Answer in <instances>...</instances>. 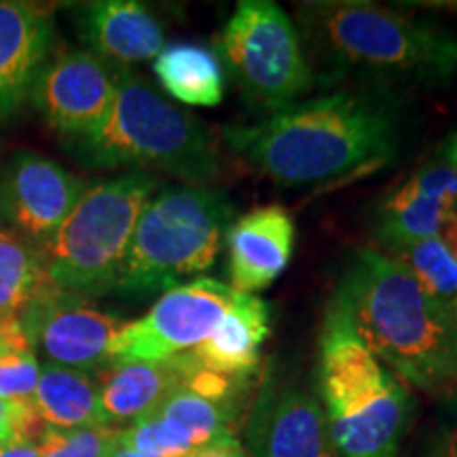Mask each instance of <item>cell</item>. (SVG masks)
<instances>
[{
    "label": "cell",
    "mask_w": 457,
    "mask_h": 457,
    "mask_svg": "<svg viewBox=\"0 0 457 457\" xmlns=\"http://www.w3.org/2000/svg\"><path fill=\"white\" fill-rule=\"evenodd\" d=\"M455 225L457 171L445 155L421 163L375 212V236L387 254L421 239L445 237Z\"/></svg>",
    "instance_id": "obj_13"
},
{
    "label": "cell",
    "mask_w": 457,
    "mask_h": 457,
    "mask_svg": "<svg viewBox=\"0 0 457 457\" xmlns=\"http://www.w3.org/2000/svg\"><path fill=\"white\" fill-rule=\"evenodd\" d=\"M188 457H244V451L237 438H228V441H220L205 449H199Z\"/></svg>",
    "instance_id": "obj_29"
},
{
    "label": "cell",
    "mask_w": 457,
    "mask_h": 457,
    "mask_svg": "<svg viewBox=\"0 0 457 457\" xmlns=\"http://www.w3.org/2000/svg\"><path fill=\"white\" fill-rule=\"evenodd\" d=\"M153 72L171 98L188 106H219L225 96V68L214 49L199 43H171L155 57Z\"/></svg>",
    "instance_id": "obj_20"
},
{
    "label": "cell",
    "mask_w": 457,
    "mask_h": 457,
    "mask_svg": "<svg viewBox=\"0 0 457 457\" xmlns=\"http://www.w3.org/2000/svg\"><path fill=\"white\" fill-rule=\"evenodd\" d=\"M119 445L153 457H188L195 453L187 434L174 421L157 413L119 430Z\"/></svg>",
    "instance_id": "obj_25"
},
{
    "label": "cell",
    "mask_w": 457,
    "mask_h": 457,
    "mask_svg": "<svg viewBox=\"0 0 457 457\" xmlns=\"http://www.w3.org/2000/svg\"><path fill=\"white\" fill-rule=\"evenodd\" d=\"M43 420L32 400L0 398V447L13 443H34L45 432Z\"/></svg>",
    "instance_id": "obj_28"
},
{
    "label": "cell",
    "mask_w": 457,
    "mask_h": 457,
    "mask_svg": "<svg viewBox=\"0 0 457 457\" xmlns=\"http://www.w3.org/2000/svg\"><path fill=\"white\" fill-rule=\"evenodd\" d=\"M151 171H128L85 188L72 212L41 245L57 288L79 296L114 293L142 210L157 191Z\"/></svg>",
    "instance_id": "obj_7"
},
{
    "label": "cell",
    "mask_w": 457,
    "mask_h": 457,
    "mask_svg": "<svg viewBox=\"0 0 457 457\" xmlns=\"http://www.w3.org/2000/svg\"><path fill=\"white\" fill-rule=\"evenodd\" d=\"M271 333V310L261 296L236 293L219 327L193 356L202 367L233 377H254L262 343Z\"/></svg>",
    "instance_id": "obj_19"
},
{
    "label": "cell",
    "mask_w": 457,
    "mask_h": 457,
    "mask_svg": "<svg viewBox=\"0 0 457 457\" xmlns=\"http://www.w3.org/2000/svg\"><path fill=\"white\" fill-rule=\"evenodd\" d=\"M188 353L162 362H114L98 373L102 426L155 415L170 394L185 384Z\"/></svg>",
    "instance_id": "obj_18"
},
{
    "label": "cell",
    "mask_w": 457,
    "mask_h": 457,
    "mask_svg": "<svg viewBox=\"0 0 457 457\" xmlns=\"http://www.w3.org/2000/svg\"><path fill=\"white\" fill-rule=\"evenodd\" d=\"M119 430L112 426H89L74 430L45 428L38 438L41 457H111L117 447Z\"/></svg>",
    "instance_id": "obj_26"
},
{
    "label": "cell",
    "mask_w": 457,
    "mask_h": 457,
    "mask_svg": "<svg viewBox=\"0 0 457 457\" xmlns=\"http://www.w3.org/2000/svg\"><path fill=\"white\" fill-rule=\"evenodd\" d=\"M32 404L45 426L57 430L102 426L98 404V375L68 369L60 364H41V379Z\"/></svg>",
    "instance_id": "obj_21"
},
{
    "label": "cell",
    "mask_w": 457,
    "mask_h": 457,
    "mask_svg": "<svg viewBox=\"0 0 457 457\" xmlns=\"http://www.w3.org/2000/svg\"><path fill=\"white\" fill-rule=\"evenodd\" d=\"M0 457H41V451L34 443H13L0 447Z\"/></svg>",
    "instance_id": "obj_30"
},
{
    "label": "cell",
    "mask_w": 457,
    "mask_h": 457,
    "mask_svg": "<svg viewBox=\"0 0 457 457\" xmlns=\"http://www.w3.org/2000/svg\"><path fill=\"white\" fill-rule=\"evenodd\" d=\"M111 457H153V455H146V453H140V451H136V449L123 447V445H119V441H117V447L112 449Z\"/></svg>",
    "instance_id": "obj_34"
},
{
    "label": "cell",
    "mask_w": 457,
    "mask_h": 457,
    "mask_svg": "<svg viewBox=\"0 0 457 457\" xmlns=\"http://www.w3.org/2000/svg\"><path fill=\"white\" fill-rule=\"evenodd\" d=\"M236 290L212 278H197L159 296L145 318L114 337V362H162L197 350L214 333Z\"/></svg>",
    "instance_id": "obj_9"
},
{
    "label": "cell",
    "mask_w": 457,
    "mask_h": 457,
    "mask_svg": "<svg viewBox=\"0 0 457 457\" xmlns=\"http://www.w3.org/2000/svg\"><path fill=\"white\" fill-rule=\"evenodd\" d=\"M231 222L233 205L216 188H162L136 222L114 293L148 299L212 270Z\"/></svg>",
    "instance_id": "obj_6"
},
{
    "label": "cell",
    "mask_w": 457,
    "mask_h": 457,
    "mask_svg": "<svg viewBox=\"0 0 457 457\" xmlns=\"http://www.w3.org/2000/svg\"><path fill=\"white\" fill-rule=\"evenodd\" d=\"M320 403L339 457H398L411 424L407 384L328 305L318 352Z\"/></svg>",
    "instance_id": "obj_5"
},
{
    "label": "cell",
    "mask_w": 457,
    "mask_h": 457,
    "mask_svg": "<svg viewBox=\"0 0 457 457\" xmlns=\"http://www.w3.org/2000/svg\"><path fill=\"white\" fill-rule=\"evenodd\" d=\"M225 245L231 288L254 295L270 288L293 259L295 220L282 205H259L231 222Z\"/></svg>",
    "instance_id": "obj_15"
},
{
    "label": "cell",
    "mask_w": 457,
    "mask_h": 457,
    "mask_svg": "<svg viewBox=\"0 0 457 457\" xmlns=\"http://www.w3.org/2000/svg\"><path fill=\"white\" fill-rule=\"evenodd\" d=\"M74 26L89 51L114 66L155 60L165 47L162 21L136 0H98L74 9Z\"/></svg>",
    "instance_id": "obj_16"
},
{
    "label": "cell",
    "mask_w": 457,
    "mask_h": 457,
    "mask_svg": "<svg viewBox=\"0 0 457 457\" xmlns=\"http://www.w3.org/2000/svg\"><path fill=\"white\" fill-rule=\"evenodd\" d=\"M41 379V362L32 352L0 353V398L32 400Z\"/></svg>",
    "instance_id": "obj_27"
},
{
    "label": "cell",
    "mask_w": 457,
    "mask_h": 457,
    "mask_svg": "<svg viewBox=\"0 0 457 457\" xmlns=\"http://www.w3.org/2000/svg\"><path fill=\"white\" fill-rule=\"evenodd\" d=\"M296 24L312 71L330 81L436 87L457 79V32L403 11L364 0L305 3Z\"/></svg>",
    "instance_id": "obj_3"
},
{
    "label": "cell",
    "mask_w": 457,
    "mask_h": 457,
    "mask_svg": "<svg viewBox=\"0 0 457 457\" xmlns=\"http://www.w3.org/2000/svg\"><path fill=\"white\" fill-rule=\"evenodd\" d=\"M49 284L41 248L0 231V318L20 316Z\"/></svg>",
    "instance_id": "obj_23"
},
{
    "label": "cell",
    "mask_w": 457,
    "mask_h": 457,
    "mask_svg": "<svg viewBox=\"0 0 457 457\" xmlns=\"http://www.w3.org/2000/svg\"><path fill=\"white\" fill-rule=\"evenodd\" d=\"M87 185L64 165L32 151L9 159L0 179V216L38 248L72 212Z\"/></svg>",
    "instance_id": "obj_12"
},
{
    "label": "cell",
    "mask_w": 457,
    "mask_h": 457,
    "mask_svg": "<svg viewBox=\"0 0 457 457\" xmlns=\"http://www.w3.org/2000/svg\"><path fill=\"white\" fill-rule=\"evenodd\" d=\"M417 457H447V441H445V432L438 434V436H434Z\"/></svg>",
    "instance_id": "obj_31"
},
{
    "label": "cell",
    "mask_w": 457,
    "mask_h": 457,
    "mask_svg": "<svg viewBox=\"0 0 457 457\" xmlns=\"http://www.w3.org/2000/svg\"><path fill=\"white\" fill-rule=\"evenodd\" d=\"M245 443L256 457H339L316 394L267 381L245 421Z\"/></svg>",
    "instance_id": "obj_14"
},
{
    "label": "cell",
    "mask_w": 457,
    "mask_h": 457,
    "mask_svg": "<svg viewBox=\"0 0 457 457\" xmlns=\"http://www.w3.org/2000/svg\"><path fill=\"white\" fill-rule=\"evenodd\" d=\"M62 142L87 170H157L188 185H205L220 170L219 146L208 125L123 66L111 111L98 128Z\"/></svg>",
    "instance_id": "obj_4"
},
{
    "label": "cell",
    "mask_w": 457,
    "mask_h": 457,
    "mask_svg": "<svg viewBox=\"0 0 457 457\" xmlns=\"http://www.w3.org/2000/svg\"><path fill=\"white\" fill-rule=\"evenodd\" d=\"M387 256L403 262L438 305L457 316V250L449 239H421Z\"/></svg>",
    "instance_id": "obj_24"
},
{
    "label": "cell",
    "mask_w": 457,
    "mask_h": 457,
    "mask_svg": "<svg viewBox=\"0 0 457 457\" xmlns=\"http://www.w3.org/2000/svg\"><path fill=\"white\" fill-rule=\"evenodd\" d=\"M55 28L47 11L0 0V117H11L47 64Z\"/></svg>",
    "instance_id": "obj_17"
},
{
    "label": "cell",
    "mask_w": 457,
    "mask_h": 457,
    "mask_svg": "<svg viewBox=\"0 0 457 457\" xmlns=\"http://www.w3.org/2000/svg\"><path fill=\"white\" fill-rule=\"evenodd\" d=\"M119 68L91 51H66L38 71L32 104L62 140L89 134L111 111Z\"/></svg>",
    "instance_id": "obj_11"
},
{
    "label": "cell",
    "mask_w": 457,
    "mask_h": 457,
    "mask_svg": "<svg viewBox=\"0 0 457 457\" xmlns=\"http://www.w3.org/2000/svg\"><path fill=\"white\" fill-rule=\"evenodd\" d=\"M445 441H447V457H457V428L445 430Z\"/></svg>",
    "instance_id": "obj_33"
},
{
    "label": "cell",
    "mask_w": 457,
    "mask_h": 457,
    "mask_svg": "<svg viewBox=\"0 0 457 457\" xmlns=\"http://www.w3.org/2000/svg\"><path fill=\"white\" fill-rule=\"evenodd\" d=\"M244 404L245 396H205L182 384L179 390L170 394L157 415L174 421L187 434L195 451H199L236 438V428Z\"/></svg>",
    "instance_id": "obj_22"
},
{
    "label": "cell",
    "mask_w": 457,
    "mask_h": 457,
    "mask_svg": "<svg viewBox=\"0 0 457 457\" xmlns=\"http://www.w3.org/2000/svg\"><path fill=\"white\" fill-rule=\"evenodd\" d=\"M21 328L30 343L60 367L96 370L112 364L111 350L114 337L121 333L125 320L100 310L87 296H79L45 286L26 310L20 313Z\"/></svg>",
    "instance_id": "obj_10"
},
{
    "label": "cell",
    "mask_w": 457,
    "mask_h": 457,
    "mask_svg": "<svg viewBox=\"0 0 457 457\" xmlns=\"http://www.w3.org/2000/svg\"><path fill=\"white\" fill-rule=\"evenodd\" d=\"M330 305L404 384L432 394L457 390V316L438 305L403 262L362 250Z\"/></svg>",
    "instance_id": "obj_2"
},
{
    "label": "cell",
    "mask_w": 457,
    "mask_h": 457,
    "mask_svg": "<svg viewBox=\"0 0 457 457\" xmlns=\"http://www.w3.org/2000/svg\"><path fill=\"white\" fill-rule=\"evenodd\" d=\"M216 54L244 98L271 114L296 104L316 79L295 21L271 0L237 3Z\"/></svg>",
    "instance_id": "obj_8"
},
{
    "label": "cell",
    "mask_w": 457,
    "mask_h": 457,
    "mask_svg": "<svg viewBox=\"0 0 457 457\" xmlns=\"http://www.w3.org/2000/svg\"><path fill=\"white\" fill-rule=\"evenodd\" d=\"M398 108L386 96L337 91L253 125H227V146L284 187L322 185L386 163L398 146Z\"/></svg>",
    "instance_id": "obj_1"
},
{
    "label": "cell",
    "mask_w": 457,
    "mask_h": 457,
    "mask_svg": "<svg viewBox=\"0 0 457 457\" xmlns=\"http://www.w3.org/2000/svg\"><path fill=\"white\" fill-rule=\"evenodd\" d=\"M443 155L447 157V162L453 165V170L457 171V131H455V134H451V138L447 140V145H445Z\"/></svg>",
    "instance_id": "obj_32"
}]
</instances>
